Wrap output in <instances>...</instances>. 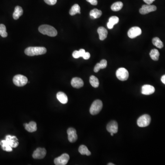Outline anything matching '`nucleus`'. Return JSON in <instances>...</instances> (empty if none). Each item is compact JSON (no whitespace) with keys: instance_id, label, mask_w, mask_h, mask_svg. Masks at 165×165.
Wrapping results in <instances>:
<instances>
[{"instance_id":"6","label":"nucleus","mask_w":165,"mask_h":165,"mask_svg":"<svg viewBox=\"0 0 165 165\" xmlns=\"http://www.w3.org/2000/svg\"><path fill=\"white\" fill-rule=\"evenodd\" d=\"M116 76L118 79L122 81H124L128 79L129 73L126 69L124 67L119 68L116 72Z\"/></svg>"},{"instance_id":"3","label":"nucleus","mask_w":165,"mask_h":165,"mask_svg":"<svg viewBox=\"0 0 165 165\" xmlns=\"http://www.w3.org/2000/svg\"><path fill=\"white\" fill-rule=\"evenodd\" d=\"M103 107V103L100 100H94L91 105L90 109V113L92 115H95L99 113Z\"/></svg>"},{"instance_id":"8","label":"nucleus","mask_w":165,"mask_h":165,"mask_svg":"<svg viewBox=\"0 0 165 165\" xmlns=\"http://www.w3.org/2000/svg\"><path fill=\"white\" fill-rule=\"evenodd\" d=\"M157 7L154 5L151 4L143 5L142 6L141 8L139 9V12L141 14H146L152 12L156 10Z\"/></svg>"},{"instance_id":"2","label":"nucleus","mask_w":165,"mask_h":165,"mask_svg":"<svg viewBox=\"0 0 165 165\" xmlns=\"http://www.w3.org/2000/svg\"><path fill=\"white\" fill-rule=\"evenodd\" d=\"M39 31L43 35H47L51 37H55L57 35L56 29L52 26L49 25H42L39 26Z\"/></svg>"},{"instance_id":"20","label":"nucleus","mask_w":165,"mask_h":165,"mask_svg":"<svg viewBox=\"0 0 165 165\" xmlns=\"http://www.w3.org/2000/svg\"><path fill=\"white\" fill-rule=\"evenodd\" d=\"M56 97L61 103L65 104L68 101V98L65 94L62 92H59L56 94Z\"/></svg>"},{"instance_id":"7","label":"nucleus","mask_w":165,"mask_h":165,"mask_svg":"<svg viewBox=\"0 0 165 165\" xmlns=\"http://www.w3.org/2000/svg\"><path fill=\"white\" fill-rule=\"evenodd\" d=\"M69 155L66 153H64L61 156L54 159V163L56 165H65L69 161Z\"/></svg>"},{"instance_id":"9","label":"nucleus","mask_w":165,"mask_h":165,"mask_svg":"<svg viewBox=\"0 0 165 165\" xmlns=\"http://www.w3.org/2000/svg\"><path fill=\"white\" fill-rule=\"evenodd\" d=\"M46 151L45 148H38L34 152L32 156L34 159H41L44 158L46 155Z\"/></svg>"},{"instance_id":"30","label":"nucleus","mask_w":165,"mask_h":165,"mask_svg":"<svg viewBox=\"0 0 165 165\" xmlns=\"http://www.w3.org/2000/svg\"><path fill=\"white\" fill-rule=\"evenodd\" d=\"M86 53V51L84 49H80L79 51H75L73 53V56L74 58H79V57H83L84 53Z\"/></svg>"},{"instance_id":"15","label":"nucleus","mask_w":165,"mask_h":165,"mask_svg":"<svg viewBox=\"0 0 165 165\" xmlns=\"http://www.w3.org/2000/svg\"><path fill=\"white\" fill-rule=\"evenodd\" d=\"M71 85L73 88L79 89L84 86V82L82 79L79 77H73L71 82Z\"/></svg>"},{"instance_id":"14","label":"nucleus","mask_w":165,"mask_h":165,"mask_svg":"<svg viewBox=\"0 0 165 165\" xmlns=\"http://www.w3.org/2000/svg\"><path fill=\"white\" fill-rule=\"evenodd\" d=\"M155 91V89L153 86L145 84L142 87L141 93L145 95H149L154 93Z\"/></svg>"},{"instance_id":"16","label":"nucleus","mask_w":165,"mask_h":165,"mask_svg":"<svg viewBox=\"0 0 165 165\" xmlns=\"http://www.w3.org/2000/svg\"><path fill=\"white\" fill-rule=\"evenodd\" d=\"M24 126L25 129L29 132H34L37 130V124L35 122H31L29 124H24Z\"/></svg>"},{"instance_id":"34","label":"nucleus","mask_w":165,"mask_h":165,"mask_svg":"<svg viewBox=\"0 0 165 165\" xmlns=\"http://www.w3.org/2000/svg\"><path fill=\"white\" fill-rule=\"evenodd\" d=\"M90 57V53L88 52H86L85 54L83 56V58L85 60L89 59Z\"/></svg>"},{"instance_id":"27","label":"nucleus","mask_w":165,"mask_h":165,"mask_svg":"<svg viewBox=\"0 0 165 165\" xmlns=\"http://www.w3.org/2000/svg\"><path fill=\"white\" fill-rule=\"evenodd\" d=\"M149 55H150V56H151L152 59L154 61H158V60L160 53L157 49H154L152 50L151 52L149 53Z\"/></svg>"},{"instance_id":"11","label":"nucleus","mask_w":165,"mask_h":165,"mask_svg":"<svg viewBox=\"0 0 165 165\" xmlns=\"http://www.w3.org/2000/svg\"><path fill=\"white\" fill-rule=\"evenodd\" d=\"M67 134L68 139L71 143H74L77 139V135L75 129L73 128H70L67 129Z\"/></svg>"},{"instance_id":"25","label":"nucleus","mask_w":165,"mask_h":165,"mask_svg":"<svg viewBox=\"0 0 165 165\" xmlns=\"http://www.w3.org/2000/svg\"><path fill=\"white\" fill-rule=\"evenodd\" d=\"M79 151L82 155H86L89 156L91 155L90 151L88 149V148L84 145H81V146H79Z\"/></svg>"},{"instance_id":"29","label":"nucleus","mask_w":165,"mask_h":165,"mask_svg":"<svg viewBox=\"0 0 165 165\" xmlns=\"http://www.w3.org/2000/svg\"><path fill=\"white\" fill-rule=\"evenodd\" d=\"M152 43L153 45L159 49H162L163 47V43L161 39L158 37H155L152 39Z\"/></svg>"},{"instance_id":"13","label":"nucleus","mask_w":165,"mask_h":165,"mask_svg":"<svg viewBox=\"0 0 165 165\" xmlns=\"http://www.w3.org/2000/svg\"><path fill=\"white\" fill-rule=\"evenodd\" d=\"M118 124L115 121H112L108 123L107 126V130L110 133L116 134L118 132Z\"/></svg>"},{"instance_id":"26","label":"nucleus","mask_w":165,"mask_h":165,"mask_svg":"<svg viewBox=\"0 0 165 165\" xmlns=\"http://www.w3.org/2000/svg\"><path fill=\"white\" fill-rule=\"evenodd\" d=\"M123 3L121 1L115 2L111 5V9L113 11L117 12L121 10L123 7Z\"/></svg>"},{"instance_id":"33","label":"nucleus","mask_w":165,"mask_h":165,"mask_svg":"<svg viewBox=\"0 0 165 165\" xmlns=\"http://www.w3.org/2000/svg\"><path fill=\"white\" fill-rule=\"evenodd\" d=\"M86 1L90 2L92 5H97L98 3L97 0H86Z\"/></svg>"},{"instance_id":"31","label":"nucleus","mask_w":165,"mask_h":165,"mask_svg":"<svg viewBox=\"0 0 165 165\" xmlns=\"http://www.w3.org/2000/svg\"><path fill=\"white\" fill-rule=\"evenodd\" d=\"M0 35L3 38L7 37L8 35L7 32L6 26L3 24H0Z\"/></svg>"},{"instance_id":"37","label":"nucleus","mask_w":165,"mask_h":165,"mask_svg":"<svg viewBox=\"0 0 165 165\" xmlns=\"http://www.w3.org/2000/svg\"><path fill=\"white\" fill-rule=\"evenodd\" d=\"M108 165H114V164H113V163H110L108 164Z\"/></svg>"},{"instance_id":"19","label":"nucleus","mask_w":165,"mask_h":165,"mask_svg":"<svg viewBox=\"0 0 165 165\" xmlns=\"http://www.w3.org/2000/svg\"><path fill=\"white\" fill-rule=\"evenodd\" d=\"M119 19L117 16H112L109 19V22H107V26L109 29H112L113 28L114 25L118 23Z\"/></svg>"},{"instance_id":"4","label":"nucleus","mask_w":165,"mask_h":165,"mask_svg":"<svg viewBox=\"0 0 165 165\" xmlns=\"http://www.w3.org/2000/svg\"><path fill=\"white\" fill-rule=\"evenodd\" d=\"M13 82L17 86H24L28 83V79L26 77L22 75L18 74L15 76L13 78Z\"/></svg>"},{"instance_id":"28","label":"nucleus","mask_w":165,"mask_h":165,"mask_svg":"<svg viewBox=\"0 0 165 165\" xmlns=\"http://www.w3.org/2000/svg\"><path fill=\"white\" fill-rule=\"evenodd\" d=\"M90 82L92 86L94 88H97L99 86V80L94 76L92 75L90 77Z\"/></svg>"},{"instance_id":"32","label":"nucleus","mask_w":165,"mask_h":165,"mask_svg":"<svg viewBox=\"0 0 165 165\" xmlns=\"http://www.w3.org/2000/svg\"><path fill=\"white\" fill-rule=\"evenodd\" d=\"M44 1L49 5H54L56 4L57 0H44Z\"/></svg>"},{"instance_id":"38","label":"nucleus","mask_w":165,"mask_h":165,"mask_svg":"<svg viewBox=\"0 0 165 165\" xmlns=\"http://www.w3.org/2000/svg\"><path fill=\"white\" fill-rule=\"evenodd\" d=\"M110 134H111V136H113L114 135V134L113 133H112V132H111V133H110Z\"/></svg>"},{"instance_id":"18","label":"nucleus","mask_w":165,"mask_h":165,"mask_svg":"<svg viewBox=\"0 0 165 165\" xmlns=\"http://www.w3.org/2000/svg\"><path fill=\"white\" fill-rule=\"evenodd\" d=\"M107 65V62L105 59H103L101 60L100 63H97L94 67V71L95 73H97L100 71L101 69H104L106 68Z\"/></svg>"},{"instance_id":"17","label":"nucleus","mask_w":165,"mask_h":165,"mask_svg":"<svg viewBox=\"0 0 165 165\" xmlns=\"http://www.w3.org/2000/svg\"><path fill=\"white\" fill-rule=\"evenodd\" d=\"M97 32L99 35L100 40L103 41L107 38L108 32L104 27H100L97 29Z\"/></svg>"},{"instance_id":"10","label":"nucleus","mask_w":165,"mask_h":165,"mask_svg":"<svg viewBox=\"0 0 165 165\" xmlns=\"http://www.w3.org/2000/svg\"><path fill=\"white\" fill-rule=\"evenodd\" d=\"M142 31L139 27H133L129 29L128 32V37L131 39H134L141 35Z\"/></svg>"},{"instance_id":"23","label":"nucleus","mask_w":165,"mask_h":165,"mask_svg":"<svg viewBox=\"0 0 165 165\" xmlns=\"http://www.w3.org/2000/svg\"><path fill=\"white\" fill-rule=\"evenodd\" d=\"M0 145H1V148L3 151L7 152H11L12 151V147L7 143L5 140H2L0 142Z\"/></svg>"},{"instance_id":"24","label":"nucleus","mask_w":165,"mask_h":165,"mask_svg":"<svg viewBox=\"0 0 165 165\" xmlns=\"http://www.w3.org/2000/svg\"><path fill=\"white\" fill-rule=\"evenodd\" d=\"M77 14H80V7L77 4H74L72 6L69 11V14L71 16H73Z\"/></svg>"},{"instance_id":"36","label":"nucleus","mask_w":165,"mask_h":165,"mask_svg":"<svg viewBox=\"0 0 165 165\" xmlns=\"http://www.w3.org/2000/svg\"><path fill=\"white\" fill-rule=\"evenodd\" d=\"M161 81L164 84H165V75L162 76L161 77Z\"/></svg>"},{"instance_id":"12","label":"nucleus","mask_w":165,"mask_h":165,"mask_svg":"<svg viewBox=\"0 0 165 165\" xmlns=\"http://www.w3.org/2000/svg\"><path fill=\"white\" fill-rule=\"evenodd\" d=\"M5 139L12 148H16L18 146L19 143L18 139L16 136H12L10 135H7L6 136Z\"/></svg>"},{"instance_id":"1","label":"nucleus","mask_w":165,"mask_h":165,"mask_svg":"<svg viewBox=\"0 0 165 165\" xmlns=\"http://www.w3.org/2000/svg\"><path fill=\"white\" fill-rule=\"evenodd\" d=\"M46 49L44 47H29L25 50V54L29 56L43 55L46 53Z\"/></svg>"},{"instance_id":"22","label":"nucleus","mask_w":165,"mask_h":165,"mask_svg":"<svg viewBox=\"0 0 165 165\" xmlns=\"http://www.w3.org/2000/svg\"><path fill=\"white\" fill-rule=\"evenodd\" d=\"M102 12L98 9L95 8L91 10L90 12V17L92 19L99 18L102 15Z\"/></svg>"},{"instance_id":"5","label":"nucleus","mask_w":165,"mask_h":165,"mask_svg":"<svg viewBox=\"0 0 165 165\" xmlns=\"http://www.w3.org/2000/svg\"><path fill=\"white\" fill-rule=\"evenodd\" d=\"M151 122V117L148 114L143 115L138 119L137 125L139 127H146L149 125Z\"/></svg>"},{"instance_id":"21","label":"nucleus","mask_w":165,"mask_h":165,"mask_svg":"<svg viewBox=\"0 0 165 165\" xmlns=\"http://www.w3.org/2000/svg\"><path fill=\"white\" fill-rule=\"evenodd\" d=\"M23 14V10L20 6H16L15 8L14 12L13 14V18L15 20H17Z\"/></svg>"},{"instance_id":"35","label":"nucleus","mask_w":165,"mask_h":165,"mask_svg":"<svg viewBox=\"0 0 165 165\" xmlns=\"http://www.w3.org/2000/svg\"><path fill=\"white\" fill-rule=\"evenodd\" d=\"M144 2H145L147 4H151L155 0H143Z\"/></svg>"}]
</instances>
